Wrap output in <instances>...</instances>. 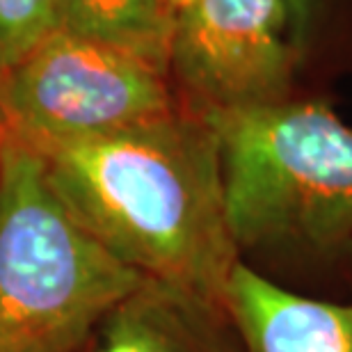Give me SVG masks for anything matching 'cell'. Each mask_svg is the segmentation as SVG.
Segmentation results:
<instances>
[{"label": "cell", "mask_w": 352, "mask_h": 352, "mask_svg": "<svg viewBox=\"0 0 352 352\" xmlns=\"http://www.w3.org/2000/svg\"><path fill=\"white\" fill-rule=\"evenodd\" d=\"M60 0H0V76L58 28Z\"/></svg>", "instance_id": "obj_9"}, {"label": "cell", "mask_w": 352, "mask_h": 352, "mask_svg": "<svg viewBox=\"0 0 352 352\" xmlns=\"http://www.w3.org/2000/svg\"><path fill=\"white\" fill-rule=\"evenodd\" d=\"M34 151L60 201L117 261L227 305L241 256L206 115L181 105L112 135Z\"/></svg>", "instance_id": "obj_1"}, {"label": "cell", "mask_w": 352, "mask_h": 352, "mask_svg": "<svg viewBox=\"0 0 352 352\" xmlns=\"http://www.w3.org/2000/svg\"><path fill=\"white\" fill-rule=\"evenodd\" d=\"M181 105L170 72L67 30L0 76L3 135L30 149L112 135Z\"/></svg>", "instance_id": "obj_4"}, {"label": "cell", "mask_w": 352, "mask_h": 352, "mask_svg": "<svg viewBox=\"0 0 352 352\" xmlns=\"http://www.w3.org/2000/svg\"><path fill=\"white\" fill-rule=\"evenodd\" d=\"M238 256L279 284L352 274V129L325 98L210 112Z\"/></svg>", "instance_id": "obj_2"}, {"label": "cell", "mask_w": 352, "mask_h": 352, "mask_svg": "<svg viewBox=\"0 0 352 352\" xmlns=\"http://www.w3.org/2000/svg\"><path fill=\"white\" fill-rule=\"evenodd\" d=\"M286 5H288V12H291V16H293L295 32H298L302 44L307 46V32H309V25H311L316 0H286Z\"/></svg>", "instance_id": "obj_10"}, {"label": "cell", "mask_w": 352, "mask_h": 352, "mask_svg": "<svg viewBox=\"0 0 352 352\" xmlns=\"http://www.w3.org/2000/svg\"><path fill=\"white\" fill-rule=\"evenodd\" d=\"M76 352H245L227 305L142 279Z\"/></svg>", "instance_id": "obj_6"}, {"label": "cell", "mask_w": 352, "mask_h": 352, "mask_svg": "<svg viewBox=\"0 0 352 352\" xmlns=\"http://www.w3.org/2000/svg\"><path fill=\"white\" fill-rule=\"evenodd\" d=\"M142 279L76 222L37 151L0 138V352H76Z\"/></svg>", "instance_id": "obj_3"}, {"label": "cell", "mask_w": 352, "mask_h": 352, "mask_svg": "<svg viewBox=\"0 0 352 352\" xmlns=\"http://www.w3.org/2000/svg\"><path fill=\"white\" fill-rule=\"evenodd\" d=\"M302 58L286 0H190L176 14L170 74L199 115L293 98Z\"/></svg>", "instance_id": "obj_5"}, {"label": "cell", "mask_w": 352, "mask_h": 352, "mask_svg": "<svg viewBox=\"0 0 352 352\" xmlns=\"http://www.w3.org/2000/svg\"><path fill=\"white\" fill-rule=\"evenodd\" d=\"M176 12L167 0H60L58 28L170 72Z\"/></svg>", "instance_id": "obj_8"}, {"label": "cell", "mask_w": 352, "mask_h": 352, "mask_svg": "<svg viewBox=\"0 0 352 352\" xmlns=\"http://www.w3.org/2000/svg\"><path fill=\"white\" fill-rule=\"evenodd\" d=\"M167 3H170V5H172V10H174L176 14H179V12L183 10V7H186V5L190 3V0H167Z\"/></svg>", "instance_id": "obj_11"}, {"label": "cell", "mask_w": 352, "mask_h": 352, "mask_svg": "<svg viewBox=\"0 0 352 352\" xmlns=\"http://www.w3.org/2000/svg\"><path fill=\"white\" fill-rule=\"evenodd\" d=\"M3 133H5V129H3V115H0V138H3Z\"/></svg>", "instance_id": "obj_12"}, {"label": "cell", "mask_w": 352, "mask_h": 352, "mask_svg": "<svg viewBox=\"0 0 352 352\" xmlns=\"http://www.w3.org/2000/svg\"><path fill=\"white\" fill-rule=\"evenodd\" d=\"M227 309L245 352H352V302H329L274 284L243 261Z\"/></svg>", "instance_id": "obj_7"}, {"label": "cell", "mask_w": 352, "mask_h": 352, "mask_svg": "<svg viewBox=\"0 0 352 352\" xmlns=\"http://www.w3.org/2000/svg\"><path fill=\"white\" fill-rule=\"evenodd\" d=\"M350 291H352V274H350Z\"/></svg>", "instance_id": "obj_13"}]
</instances>
